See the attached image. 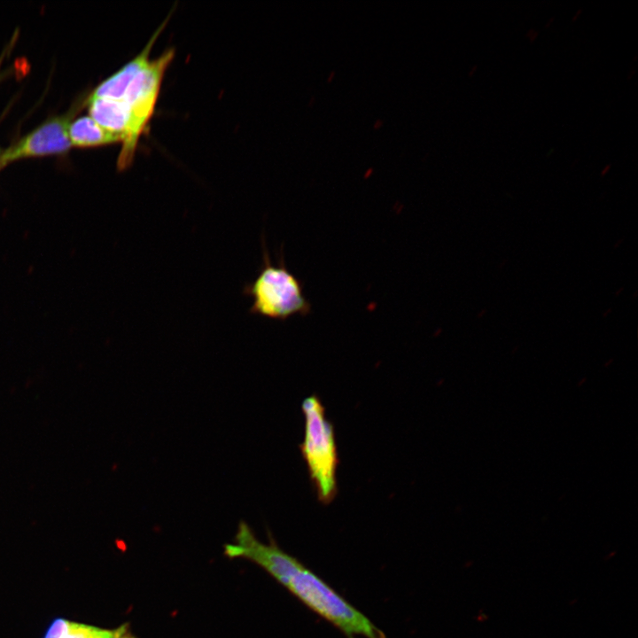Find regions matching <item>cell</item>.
<instances>
[{
    "mask_svg": "<svg viewBox=\"0 0 638 638\" xmlns=\"http://www.w3.org/2000/svg\"><path fill=\"white\" fill-rule=\"evenodd\" d=\"M68 136L72 146L78 147H95L121 143L119 136L103 128L89 115L82 116L71 121L68 127Z\"/></svg>",
    "mask_w": 638,
    "mask_h": 638,
    "instance_id": "cell-8",
    "label": "cell"
},
{
    "mask_svg": "<svg viewBox=\"0 0 638 638\" xmlns=\"http://www.w3.org/2000/svg\"><path fill=\"white\" fill-rule=\"evenodd\" d=\"M1 76H2V74H1V70H0V79H1Z\"/></svg>",
    "mask_w": 638,
    "mask_h": 638,
    "instance_id": "cell-9",
    "label": "cell"
},
{
    "mask_svg": "<svg viewBox=\"0 0 638 638\" xmlns=\"http://www.w3.org/2000/svg\"><path fill=\"white\" fill-rule=\"evenodd\" d=\"M69 115L51 119L12 144L0 155V168L25 158L59 154L72 144L68 136Z\"/></svg>",
    "mask_w": 638,
    "mask_h": 638,
    "instance_id": "cell-5",
    "label": "cell"
},
{
    "mask_svg": "<svg viewBox=\"0 0 638 638\" xmlns=\"http://www.w3.org/2000/svg\"><path fill=\"white\" fill-rule=\"evenodd\" d=\"M167 22V19L160 25V27H159L157 31L152 35L150 41L138 55L124 65L116 73L103 81L93 90L89 97L121 100L134 77L151 60L150 53L152 49L156 43L159 35L164 29Z\"/></svg>",
    "mask_w": 638,
    "mask_h": 638,
    "instance_id": "cell-6",
    "label": "cell"
},
{
    "mask_svg": "<svg viewBox=\"0 0 638 638\" xmlns=\"http://www.w3.org/2000/svg\"><path fill=\"white\" fill-rule=\"evenodd\" d=\"M261 245L262 264L258 275L243 288V294L252 300L249 313L283 322L293 315H309L312 306L304 293V282L287 268L283 249L274 264L264 237Z\"/></svg>",
    "mask_w": 638,
    "mask_h": 638,
    "instance_id": "cell-2",
    "label": "cell"
},
{
    "mask_svg": "<svg viewBox=\"0 0 638 638\" xmlns=\"http://www.w3.org/2000/svg\"><path fill=\"white\" fill-rule=\"evenodd\" d=\"M234 539L233 543L224 545L228 557L245 558L261 567L347 638H386L365 614L297 558L281 549L271 536L268 543H263L245 522L240 521Z\"/></svg>",
    "mask_w": 638,
    "mask_h": 638,
    "instance_id": "cell-1",
    "label": "cell"
},
{
    "mask_svg": "<svg viewBox=\"0 0 638 638\" xmlns=\"http://www.w3.org/2000/svg\"><path fill=\"white\" fill-rule=\"evenodd\" d=\"M43 638H136V636L127 623L115 628H103L59 617L51 622Z\"/></svg>",
    "mask_w": 638,
    "mask_h": 638,
    "instance_id": "cell-7",
    "label": "cell"
},
{
    "mask_svg": "<svg viewBox=\"0 0 638 638\" xmlns=\"http://www.w3.org/2000/svg\"><path fill=\"white\" fill-rule=\"evenodd\" d=\"M304 438L300 450L307 468L318 501L331 503L337 495L338 454L334 426L326 416L325 408L315 394L301 403Z\"/></svg>",
    "mask_w": 638,
    "mask_h": 638,
    "instance_id": "cell-3",
    "label": "cell"
},
{
    "mask_svg": "<svg viewBox=\"0 0 638 638\" xmlns=\"http://www.w3.org/2000/svg\"><path fill=\"white\" fill-rule=\"evenodd\" d=\"M175 54V50L170 48L157 58L150 60L134 77L120 100L126 105L131 114L135 135L138 140L148 128L165 72L174 59Z\"/></svg>",
    "mask_w": 638,
    "mask_h": 638,
    "instance_id": "cell-4",
    "label": "cell"
}]
</instances>
